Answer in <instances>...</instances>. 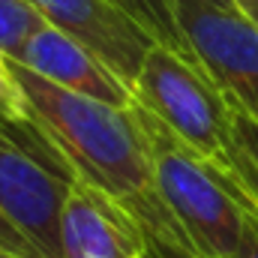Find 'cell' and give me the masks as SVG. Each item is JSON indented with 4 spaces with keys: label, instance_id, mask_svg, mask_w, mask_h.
<instances>
[{
    "label": "cell",
    "instance_id": "obj_3",
    "mask_svg": "<svg viewBox=\"0 0 258 258\" xmlns=\"http://www.w3.org/2000/svg\"><path fill=\"white\" fill-rule=\"evenodd\" d=\"M150 135L156 189L171 219L183 231L192 258H228L246 234V210L222 174L177 141L156 117L138 108Z\"/></svg>",
    "mask_w": 258,
    "mask_h": 258
},
{
    "label": "cell",
    "instance_id": "obj_16",
    "mask_svg": "<svg viewBox=\"0 0 258 258\" xmlns=\"http://www.w3.org/2000/svg\"><path fill=\"white\" fill-rule=\"evenodd\" d=\"M201 3H216V6H234V0H201Z\"/></svg>",
    "mask_w": 258,
    "mask_h": 258
},
{
    "label": "cell",
    "instance_id": "obj_13",
    "mask_svg": "<svg viewBox=\"0 0 258 258\" xmlns=\"http://www.w3.org/2000/svg\"><path fill=\"white\" fill-rule=\"evenodd\" d=\"M0 249L3 252H15V255H27V258H42L39 252H36V246L0 213Z\"/></svg>",
    "mask_w": 258,
    "mask_h": 258
},
{
    "label": "cell",
    "instance_id": "obj_6",
    "mask_svg": "<svg viewBox=\"0 0 258 258\" xmlns=\"http://www.w3.org/2000/svg\"><path fill=\"white\" fill-rule=\"evenodd\" d=\"M42 18L102 57L129 87L156 42L126 9L111 0H30Z\"/></svg>",
    "mask_w": 258,
    "mask_h": 258
},
{
    "label": "cell",
    "instance_id": "obj_5",
    "mask_svg": "<svg viewBox=\"0 0 258 258\" xmlns=\"http://www.w3.org/2000/svg\"><path fill=\"white\" fill-rule=\"evenodd\" d=\"M69 180L0 129V213L42 258H60V207Z\"/></svg>",
    "mask_w": 258,
    "mask_h": 258
},
{
    "label": "cell",
    "instance_id": "obj_11",
    "mask_svg": "<svg viewBox=\"0 0 258 258\" xmlns=\"http://www.w3.org/2000/svg\"><path fill=\"white\" fill-rule=\"evenodd\" d=\"M117 3L120 9H126L129 15L156 39V42H165L177 51H189L180 27H177V18H174V9H171V0H111Z\"/></svg>",
    "mask_w": 258,
    "mask_h": 258
},
{
    "label": "cell",
    "instance_id": "obj_10",
    "mask_svg": "<svg viewBox=\"0 0 258 258\" xmlns=\"http://www.w3.org/2000/svg\"><path fill=\"white\" fill-rule=\"evenodd\" d=\"M48 24L30 0H0V54L18 60L27 39Z\"/></svg>",
    "mask_w": 258,
    "mask_h": 258
},
{
    "label": "cell",
    "instance_id": "obj_14",
    "mask_svg": "<svg viewBox=\"0 0 258 258\" xmlns=\"http://www.w3.org/2000/svg\"><path fill=\"white\" fill-rule=\"evenodd\" d=\"M246 216H249V213H246ZM228 258H258V219L249 216V222H246V234H243L237 252L228 255Z\"/></svg>",
    "mask_w": 258,
    "mask_h": 258
},
{
    "label": "cell",
    "instance_id": "obj_17",
    "mask_svg": "<svg viewBox=\"0 0 258 258\" xmlns=\"http://www.w3.org/2000/svg\"><path fill=\"white\" fill-rule=\"evenodd\" d=\"M0 258H27V255H15V252H3L0 249Z\"/></svg>",
    "mask_w": 258,
    "mask_h": 258
},
{
    "label": "cell",
    "instance_id": "obj_1",
    "mask_svg": "<svg viewBox=\"0 0 258 258\" xmlns=\"http://www.w3.org/2000/svg\"><path fill=\"white\" fill-rule=\"evenodd\" d=\"M12 78L27 105V129L66 165V174L105 192L141 225L150 246L171 258L192 249L156 189L150 135L138 105H108L66 90L9 57Z\"/></svg>",
    "mask_w": 258,
    "mask_h": 258
},
{
    "label": "cell",
    "instance_id": "obj_7",
    "mask_svg": "<svg viewBox=\"0 0 258 258\" xmlns=\"http://www.w3.org/2000/svg\"><path fill=\"white\" fill-rule=\"evenodd\" d=\"M147 234L105 192L69 180L60 207V258H144Z\"/></svg>",
    "mask_w": 258,
    "mask_h": 258
},
{
    "label": "cell",
    "instance_id": "obj_2",
    "mask_svg": "<svg viewBox=\"0 0 258 258\" xmlns=\"http://www.w3.org/2000/svg\"><path fill=\"white\" fill-rule=\"evenodd\" d=\"M132 99L219 174L228 171L234 105L192 54L153 42L132 81Z\"/></svg>",
    "mask_w": 258,
    "mask_h": 258
},
{
    "label": "cell",
    "instance_id": "obj_12",
    "mask_svg": "<svg viewBox=\"0 0 258 258\" xmlns=\"http://www.w3.org/2000/svg\"><path fill=\"white\" fill-rule=\"evenodd\" d=\"M27 129V105H24V96L12 78V69H9V57L0 54V129Z\"/></svg>",
    "mask_w": 258,
    "mask_h": 258
},
{
    "label": "cell",
    "instance_id": "obj_8",
    "mask_svg": "<svg viewBox=\"0 0 258 258\" xmlns=\"http://www.w3.org/2000/svg\"><path fill=\"white\" fill-rule=\"evenodd\" d=\"M18 63L39 72L42 78L60 84L66 90L84 93L90 99L108 102V105H132V87L105 63L96 57L87 45L66 36L63 30L42 24L24 45Z\"/></svg>",
    "mask_w": 258,
    "mask_h": 258
},
{
    "label": "cell",
    "instance_id": "obj_15",
    "mask_svg": "<svg viewBox=\"0 0 258 258\" xmlns=\"http://www.w3.org/2000/svg\"><path fill=\"white\" fill-rule=\"evenodd\" d=\"M234 6H237V9H240V12H243V15L258 27V0H234Z\"/></svg>",
    "mask_w": 258,
    "mask_h": 258
},
{
    "label": "cell",
    "instance_id": "obj_9",
    "mask_svg": "<svg viewBox=\"0 0 258 258\" xmlns=\"http://www.w3.org/2000/svg\"><path fill=\"white\" fill-rule=\"evenodd\" d=\"M243 210L258 219V123L234 108L231 126V165L222 174Z\"/></svg>",
    "mask_w": 258,
    "mask_h": 258
},
{
    "label": "cell",
    "instance_id": "obj_4",
    "mask_svg": "<svg viewBox=\"0 0 258 258\" xmlns=\"http://www.w3.org/2000/svg\"><path fill=\"white\" fill-rule=\"evenodd\" d=\"M171 9L192 57L228 102L258 123V27L237 6L171 0Z\"/></svg>",
    "mask_w": 258,
    "mask_h": 258
}]
</instances>
